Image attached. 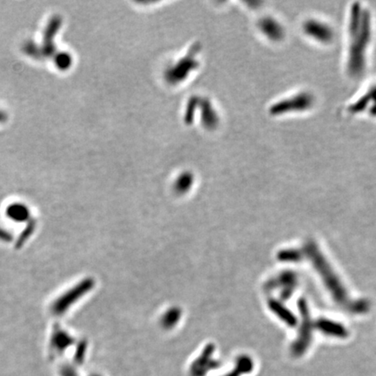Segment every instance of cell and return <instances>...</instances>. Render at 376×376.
Here are the masks:
<instances>
[{"instance_id": "cell-3", "label": "cell", "mask_w": 376, "mask_h": 376, "mask_svg": "<svg viewBox=\"0 0 376 376\" xmlns=\"http://www.w3.org/2000/svg\"><path fill=\"white\" fill-rule=\"evenodd\" d=\"M316 98L310 91L301 90L285 95L273 103L268 109L270 115L297 114L310 111L315 107Z\"/></svg>"}, {"instance_id": "cell-9", "label": "cell", "mask_w": 376, "mask_h": 376, "mask_svg": "<svg viewBox=\"0 0 376 376\" xmlns=\"http://www.w3.org/2000/svg\"><path fill=\"white\" fill-rule=\"evenodd\" d=\"M296 280V275L294 273H293V272H284V273H282V275L279 276L277 280H275L274 282H271V284H270V286H269L271 288H275L276 286L282 285V286L284 287L283 292H282V297L284 300H286L288 297L291 296L292 292L293 291V288L295 286Z\"/></svg>"}, {"instance_id": "cell-14", "label": "cell", "mask_w": 376, "mask_h": 376, "mask_svg": "<svg viewBox=\"0 0 376 376\" xmlns=\"http://www.w3.org/2000/svg\"><path fill=\"white\" fill-rule=\"evenodd\" d=\"M35 228H36V222L33 220L30 221L29 223L25 228V230L23 231V233L19 236V238H18L17 244H16L17 247H20L24 245V243L26 242V240L29 239L30 236L33 235V232L35 230Z\"/></svg>"}, {"instance_id": "cell-8", "label": "cell", "mask_w": 376, "mask_h": 376, "mask_svg": "<svg viewBox=\"0 0 376 376\" xmlns=\"http://www.w3.org/2000/svg\"><path fill=\"white\" fill-rule=\"evenodd\" d=\"M315 327L326 335L338 337V338H346L348 335L347 329L344 326L338 322H332L327 319H320L315 322Z\"/></svg>"}, {"instance_id": "cell-7", "label": "cell", "mask_w": 376, "mask_h": 376, "mask_svg": "<svg viewBox=\"0 0 376 376\" xmlns=\"http://www.w3.org/2000/svg\"><path fill=\"white\" fill-rule=\"evenodd\" d=\"M258 31L266 40L278 44L286 38V29L282 22L274 16L266 15L258 20Z\"/></svg>"}, {"instance_id": "cell-10", "label": "cell", "mask_w": 376, "mask_h": 376, "mask_svg": "<svg viewBox=\"0 0 376 376\" xmlns=\"http://www.w3.org/2000/svg\"><path fill=\"white\" fill-rule=\"evenodd\" d=\"M6 216L15 222H25L29 221L30 210L25 204L13 203L6 208Z\"/></svg>"}, {"instance_id": "cell-1", "label": "cell", "mask_w": 376, "mask_h": 376, "mask_svg": "<svg viewBox=\"0 0 376 376\" xmlns=\"http://www.w3.org/2000/svg\"><path fill=\"white\" fill-rule=\"evenodd\" d=\"M345 29V71L348 77L358 79L367 71L374 38V19L369 7L362 3L352 4Z\"/></svg>"}, {"instance_id": "cell-4", "label": "cell", "mask_w": 376, "mask_h": 376, "mask_svg": "<svg viewBox=\"0 0 376 376\" xmlns=\"http://www.w3.org/2000/svg\"><path fill=\"white\" fill-rule=\"evenodd\" d=\"M301 31L308 40L322 46L333 43L335 33L333 26L325 19L317 17H308L301 24Z\"/></svg>"}, {"instance_id": "cell-5", "label": "cell", "mask_w": 376, "mask_h": 376, "mask_svg": "<svg viewBox=\"0 0 376 376\" xmlns=\"http://www.w3.org/2000/svg\"><path fill=\"white\" fill-rule=\"evenodd\" d=\"M298 307L301 315L302 322L300 326L299 335L295 341L292 344L291 353L295 357H300L308 350L309 345L311 343L312 332L314 328V322L311 320L308 304L304 299H300L298 302Z\"/></svg>"}, {"instance_id": "cell-11", "label": "cell", "mask_w": 376, "mask_h": 376, "mask_svg": "<svg viewBox=\"0 0 376 376\" xmlns=\"http://www.w3.org/2000/svg\"><path fill=\"white\" fill-rule=\"evenodd\" d=\"M268 305L272 311L274 312L275 315H278L283 322H286V324L289 326L296 325L297 320L295 316L287 308H285L281 302H279L277 300H271L269 301Z\"/></svg>"}, {"instance_id": "cell-2", "label": "cell", "mask_w": 376, "mask_h": 376, "mask_svg": "<svg viewBox=\"0 0 376 376\" xmlns=\"http://www.w3.org/2000/svg\"><path fill=\"white\" fill-rule=\"evenodd\" d=\"M306 253H308L309 259L311 260L313 264L315 265L319 274L322 275L323 281L325 282L326 286L329 288L330 293H332L333 299L338 303L343 305L345 308L349 309L353 313H364L369 310V302L366 300L359 301H351L347 297V291L344 288L342 283L337 277L335 273L330 267V265L326 261L325 257L320 253L318 247L314 242H308L305 247Z\"/></svg>"}, {"instance_id": "cell-12", "label": "cell", "mask_w": 376, "mask_h": 376, "mask_svg": "<svg viewBox=\"0 0 376 376\" xmlns=\"http://www.w3.org/2000/svg\"><path fill=\"white\" fill-rule=\"evenodd\" d=\"M253 369V362L248 356H242L239 359L235 371L228 376H239L241 374L250 373Z\"/></svg>"}, {"instance_id": "cell-13", "label": "cell", "mask_w": 376, "mask_h": 376, "mask_svg": "<svg viewBox=\"0 0 376 376\" xmlns=\"http://www.w3.org/2000/svg\"><path fill=\"white\" fill-rule=\"evenodd\" d=\"M278 259L282 261H298L301 259L300 251L295 249L283 250L278 253Z\"/></svg>"}, {"instance_id": "cell-16", "label": "cell", "mask_w": 376, "mask_h": 376, "mask_svg": "<svg viewBox=\"0 0 376 376\" xmlns=\"http://www.w3.org/2000/svg\"><path fill=\"white\" fill-rule=\"evenodd\" d=\"M6 120V114L4 112L0 111V122H3Z\"/></svg>"}, {"instance_id": "cell-6", "label": "cell", "mask_w": 376, "mask_h": 376, "mask_svg": "<svg viewBox=\"0 0 376 376\" xmlns=\"http://www.w3.org/2000/svg\"><path fill=\"white\" fill-rule=\"evenodd\" d=\"M347 113L351 115L376 117V82L366 87L358 96L347 105Z\"/></svg>"}, {"instance_id": "cell-15", "label": "cell", "mask_w": 376, "mask_h": 376, "mask_svg": "<svg viewBox=\"0 0 376 376\" xmlns=\"http://www.w3.org/2000/svg\"><path fill=\"white\" fill-rule=\"evenodd\" d=\"M11 239H12V235L5 229L0 227V240L4 242H10Z\"/></svg>"}]
</instances>
